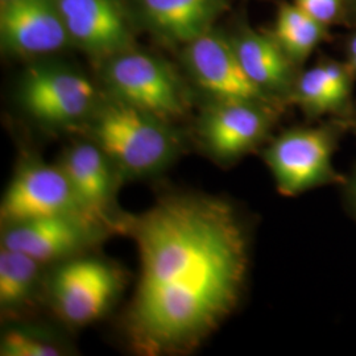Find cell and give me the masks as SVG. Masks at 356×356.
<instances>
[{
    "label": "cell",
    "mask_w": 356,
    "mask_h": 356,
    "mask_svg": "<svg viewBox=\"0 0 356 356\" xmlns=\"http://www.w3.org/2000/svg\"><path fill=\"white\" fill-rule=\"evenodd\" d=\"M351 201H353V204H354V207H355L356 211V176L354 178V181L351 182Z\"/></svg>",
    "instance_id": "obj_23"
},
{
    "label": "cell",
    "mask_w": 356,
    "mask_h": 356,
    "mask_svg": "<svg viewBox=\"0 0 356 356\" xmlns=\"http://www.w3.org/2000/svg\"><path fill=\"white\" fill-rule=\"evenodd\" d=\"M337 140V128L322 126L289 129L272 141L264 160L280 194L293 197L339 182L342 177L332 166Z\"/></svg>",
    "instance_id": "obj_3"
},
{
    "label": "cell",
    "mask_w": 356,
    "mask_h": 356,
    "mask_svg": "<svg viewBox=\"0 0 356 356\" xmlns=\"http://www.w3.org/2000/svg\"><path fill=\"white\" fill-rule=\"evenodd\" d=\"M186 61L197 82L216 101L272 104L268 94L245 73L231 38L209 31L188 44Z\"/></svg>",
    "instance_id": "obj_7"
},
{
    "label": "cell",
    "mask_w": 356,
    "mask_h": 356,
    "mask_svg": "<svg viewBox=\"0 0 356 356\" xmlns=\"http://www.w3.org/2000/svg\"><path fill=\"white\" fill-rule=\"evenodd\" d=\"M0 354L3 356H56L60 355V350L26 331L10 330L1 338Z\"/></svg>",
    "instance_id": "obj_19"
},
{
    "label": "cell",
    "mask_w": 356,
    "mask_h": 356,
    "mask_svg": "<svg viewBox=\"0 0 356 356\" xmlns=\"http://www.w3.org/2000/svg\"><path fill=\"white\" fill-rule=\"evenodd\" d=\"M38 260L1 245L0 250V304L15 307L31 297L38 281Z\"/></svg>",
    "instance_id": "obj_17"
},
{
    "label": "cell",
    "mask_w": 356,
    "mask_h": 356,
    "mask_svg": "<svg viewBox=\"0 0 356 356\" xmlns=\"http://www.w3.org/2000/svg\"><path fill=\"white\" fill-rule=\"evenodd\" d=\"M69 38L98 56L127 51L132 35L118 0H57Z\"/></svg>",
    "instance_id": "obj_11"
},
{
    "label": "cell",
    "mask_w": 356,
    "mask_h": 356,
    "mask_svg": "<svg viewBox=\"0 0 356 356\" xmlns=\"http://www.w3.org/2000/svg\"><path fill=\"white\" fill-rule=\"evenodd\" d=\"M3 1H7V0H1V1H0V3H3Z\"/></svg>",
    "instance_id": "obj_24"
},
{
    "label": "cell",
    "mask_w": 356,
    "mask_h": 356,
    "mask_svg": "<svg viewBox=\"0 0 356 356\" xmlns=\"http://www.w3.org/2000/svg\"><path fill=\"white\" fill-rule=\"evenodd\" d=\"M294 3L325 26L341 20L343 0H294Z\"/></svg>",
    "instance_id": "obj_20"
},
{
    "label": "cell",
    "mask_w": 356,
    "mask_h": 356,
    "mask_svg": "<svg viewBox=\"0 0 356 356\" xmlns=\"http://www.w3.org/2000/svg\"><path fill=\"white\" fill-rule=\"evenodd\" d=\"M0 36L7 51L20 56L58 51L70 40L57 0L3 1Z\"/></svg>",
    "instance_id": "obj_9"
},
{
    "label": "cell",
    "mask_w": 356,
    "mask_h": 356,
    "mask_svg": "<svg viewBox=\"0 0 356 356\" xmlns=\"http://www.w3.org/2000/svg\"><path fill=\"white\" fill-rule=\"evenodd\" d=\"M341 20L346 24L356 28V0H343Z\"/></svg>",
    "instance_id": "obj_21"
},
{
    "label": "cell",
    "mask_w": 356,
    "mask_h": 356,
    "mask_svg": "<svg viewBox=\"0 0 356 356\" xmlns=\"http://www.w3.org/2000/svg\"><path fill=\"white\" fill-rule=\"evenodd\" d=\"M272 36L293 64L304 63L327 36V26L305 13L296 3H282Z\"/></svg>",
    "instance_id": "obj_16"
},
{
    "label": "cell",
    "mask_w": 356,
    "mask_h": 356,
    "mask_svg": "<svg viewBox=\"0 0 356 356\" xmlns=\"http://www.w3.org/2000/svg\"><path fill=\"white\" fill-rule=\"evenodd\" d=\"M95 232V226L78 216H45L7 225L1 245L45 263L79 251Z\"/></svg>",
    "instance_id": "obj_12"
},
{
    "label": "cell",
    "mask_w": 356,
    "mask_h": 356,
    "mask_svg": "<svg viewBox=\"0 0 356 356\" xmlns=\"http://www.w3.org/2000/svg\"><path fill=\"white\" fill-rule=\"evenodd\" d=\"M248 76L272 99L291 95L297 78L294 64L272 35L260 33L250 26L231 38Z\"/></svg>",
    "instance_id": "obj_14"
},
{
    "label": "cell",
    "mask_w": 356,
    "mask_h": 356,
    "mask_svg": "<svg viewBox=\"0 0 356 356\" xmlns=\"http://www.w3.org/2000/svg\"><path fill=\"white\" fill-rule=\"evenodd\" d=\"M60 166L90 220L97 227L107 225L114 182L106 153L98 144H78L66 152Z\"/></svg>",
    "instance_id": "obj_13"
},
{
    "label": "cell",
    "mask_w": 356,
    "mask_h": 356,
    "mask_svg": "<svg viewBox=\"0 0 356 356\" xmlns=\"http://www.w3.org/2000/svg\"><path fill=\"white\" fill-rule=\"evenodd\" d=\"M0 214L6 225L66 216L82 218L95 226L78 202L63 168L38 161L28 163L17 170L4 193Z\"/></svg>",
    "instance_id": "obj_5"
},
{
    "label": "cell",
    "mask_w": 356,
    "mask_h": 356,
    "mask_svg": "<svg viewBox=\"0 0 356 356\" xmlns=\"http://www.w3.org/2000/svg\"><path fill=\"white\" fill-rule=\"evenodd\" d=\"M292 98L312 116L343 111L347 104L331 89L322 64L304 72L297 78Z\"/></svg>",
    "instance_id": "obj_18"
},
{
    "label": "cell",
    "mask_w": 356,
    "mask_h": 356,
    "mask_svg": "<svg viewBox=\"0 0 356 356\" xmlns=\"http://www.w3.org/2000/svg\"><path fill=\"white\" fill-rule=\"evenodd\" d=\"M28 113L48 124H67L88 114L95 90L88 78L64 66L38 65L26 73L20 88Z\"/></svg>",
    "instance_id": "obj_6"
},
{
    "label": "cell",
    "mask_w": 356,
    "mask_h": 356,
    "mask_svg": "<svg viewBox=\"0 0 356 356\" xmlns=\"http://www.w3.org/2000/svg\"><path fill=\"white\" fill-rule=\"evenodd\" d=\"M273 118L272 104L216 101L202 124L204 143L216 159H239L264 140Z\"/></svg>",
    "instance_id": "obj_10"
},
{
    "label": "cell",
    "mask_w": 356,
    "mask_h": 356,
    "mask_svg": "<svg viewBox=\"0 0 356 356\" xmlns=\"http://www.w3.org/2000/svg\"><path fill=\"white\" fill-rule=\"evenodd\" d=\"M140 277L131 310L136 344L151 354L200 343L236 307L248 243L227 202L169 197L134 225Z\"/></svg>",
    "instance_id": "obj_1"
},
{
    "label": "cell",
    "mask_w": 356,
    "mask_h": 356,
    "mask_svg": "<svg viewBox=\"0 0 356 356\" xmlns=\"http://www.w3.org/2000/svg\"><path fill=\"white\" fill-rule=\"evenodd\" d=\"M118 289V272L98 259L70 260L56 270L51 280V294L58 312L76 325L99 318Z\"/></svg>",
    "instance_id": "obj_8"
},
{
    "label": "cell",
    "mask_w": 356,
    "mask_h": 356,
    "mask_svg": "<svg viewBox=\"0 0 356 356\" xmlns=\"http://www.w3.org/2000/svg\"><path fill=\"white\" fill-rule=\"evenodd\" d=\"M139 4L154 31L189 44L211 29L229 0H139Z\"/></svg>",
    "instance_id": "obj_15"
},
{
    "label": "cell",
    "mask_w": 356,
    "mask_h": 356,
    "mask_svg": "<svg viewBox=\"0 0 356 356\" xmlns=\"http://www.w3.org/2000/svg\"><path fill=\"white\" fill-rule=\"evenodd\" d=\"M353 56H356V32L350 38L347 44V57Z\"/></svg>",
    "instance_id": "obj_22"
},
{
    "label": "cell",
    "mask_w": 356,
    "mask_h": 356,
    "mask_svg": "<svg viewBox=\"0 0 356 356\" xmlns=\"http://www.w3.org/2000/svg\"><path fill=\"white\" fill-rule=\"evenodd\" d=\"M106 78L118 101L164 122L184 114V89L173 70L145 53L123 51L107 65Z\"/></svg>",
    "instance_id": "obj_4"
},
{
    "label": "cell",
    "mask_w": 356,
    "mask_h": 356,
    "mask_svg": "<svg viewBox=\"0 0 356 356\" xmlns=\"http://www.w3.org/2000/svg\"><path fill=\"white\" fill-rule=\"evenodd\" d=\"M166 122L122 101L107 104L95 123L106 156L129 176L151 175L173 159L176 139Z\"/></svg>",
    "instance_id": "obj_2"
}]
</instances>
